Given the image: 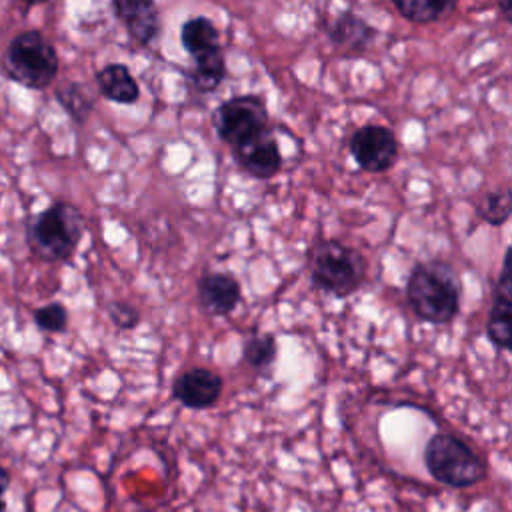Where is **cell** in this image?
Listing matches in <instances>:
<instances>
[{
	"label": "cell",
	"instance_id": "6da1fadb",
	"mask_svg": "<svg viewBox=\"0 0 512 512\" xmlns=\"http://www.w3.org/2000/svg\"><path fill=\"white\" fill-rule=\"evenodd\" d=\"M462 284L452 264L426 260L412 268L406 282L410 310L430 324H448L460 310Z\"/></svg>",
	"mask_w": 512,
	"mask_h": 512
},
{
	"label": "cell",
	"instance_id": "7a4b0ae2",
	"mask_svg": "<svg viewBox=\"0 0 512 512\" xmlns=\"http://www.w3.org/2000/svg\"><path fill=\"white\" fill-rule=\"evenodd\" d=\"M84 234L82 212L64 200L52 202L38 212L26 228V240L32 254L44 262L68 260Z\"/></svg>",
	"mask_w": 512,
	"mask_h": 512
},
{
	"label": "cell",
	"instance_id": "3957f363",
	"mask_svg": "<svg viewBox=\"0 0 512 512\" xmlns=\"http://www.w3.org/2000/svg\"><path fill=\"white\" fill-rule=\"evenodd\" d=\"M366 258L352 246L326 238L310 252V282L324 294L348 298L366 280Z\"/></svg>",
	"mask_w": 512,
	"mask_h": 512
},
{
	"label": "cell",
	"instance_id": "277c9868",
	"mask_svg": "<svg viewBox=\"0 0 512 512\" xmlns=\"http://www.w3.org/2000/svg\"><path fill=\"white\" fill-rule=\"evenodd\" d=\"M4 74L32 90L50 86L58 74V54L40 30H22L6 46L2 54Z\"/></svg>",
	"mask_w": 512,
	"mask_h": 512
},
{
	"label": "cell",
	"instance_id": "5b68a950",
	"mask_svg": "<svg viewBox=\"0 0 512 512\" xmlns=\"http://www.w3.org/2000/svg\"><path fill=\"white\" fill-rule=\"evenodd\" d=\"M424 466L428 474L450 488H468L486 476L480 454L460 436L436 432L424 446Z\"/></svg>",
	"mask_w": 512,
	"mask_h": 512
},
{
	"label": "cell",
	"instance_id": "8992f818",
	"mask_svg": "<svg viewBox=\"0 0 512 512\" xmlns=\"http://www.w3.org/2000/svg\"><path fill=\"white\" fill-rule=\"evenodd\" d=\"M180 42L186 54L194 58L190 68L192 86L198 92H214L226 76V58L220 32L206 16H192L180 28Z\"/></svg>",
	"mask_w": 512,
	"mask_h": 512
},
{
	"label": "cell",
	"instance_id": "52a82bcc",
	"mask_svg": "<svg viewBox=\"0 0 512 512\" xmlns=\"http://www.w3.org/2000/svg\"><path fill=\"white\" fill-rule=\"evenodd\" d=\"M212 124L218 138L230 150H236L270 130V114L260 96L242 94L220 102L212 114Z\"/></svg>",
	"mask_w": 512,
	"mask_h": 512
},
{
	"label": "cell",
	"instance_id": "ba28073f",
	"mask_svg": "<svg viewBox=\"0 0 512 512\" xmlns=\"http://www.w3.org/2000/svg\"><path fill=\"white\" fill-rule=\"evenodd\" d=\"M348 150L362 170L370 174H380L396 164L400 146L396 134L388 126L364 124L352 132L348 140Z\"/></svg>",
	"mask_w": 512,
	"mask_h": 512
},
{
	"label": "cell",
	"instance_id": "9c48e42d",
	"mask_svg": "<svg viewBox=\"0 0 512 512\" xmlns=\"http://www.w3.org/2000/svg\"><path fill=\"white\" fill-rule=\"evenodd\" d=\"M222 390V376L204 366H194L176 376L172 382L174 400H178L184 408L190 410H206L214 406L220 400Z\"/></svg>",
	"mask_w": 512,
	"mask_h": 512
},
{
	"label": "cell",
	"instance_id": "30bf717a",
	"mask_svg": "<svg viewBox=\"0 0 512 512\" xmlns=\"http://www.w3.org/2000/svg\"><path fill=\"white\" fill-rule=\"evenodd\" d=\"M238 166L256 180H270L282 168V152L272 130L262 132L240 148L232 150Z\"/></svg>",
	"mask_w": 512,
	"mask_h": 512
},
{
	"label": "cell",
	"instance_id": "8fae6325",
	"mask_svg": "<svg viewBox=\"0 0 512 512\" xmlns=\"http://www.w3.org/2000/svg\"><path fill=\"white\" fill-rule=\"evenodd\" d=\"M510 248H506L502 258V268L496 280L494 302L488 312L486 338L498 350L510 348V308H512V280H510Z\"/></svg>",
	"mask_w": 512,
	"mask_h": 512
},
{
	"label": "cell",
	"instance_id": "7c38bea8",
	"mask_svg": "<svg viewBox=\"0 0 512 512\" xmlns=\"http://www.w3.org/2000/svg\"><path fill=\"white\" fill-rule=\"evenodd\" d=\"M240 300V284L228 272H206L198 280V302L212 316L232 314Z\"/></svg>",
	"mask_w": 512,
	"mask_h": 512
},
{
	"label": "cell",
	"instance_id": "4fadbf2b",
	"mask_svg": "<svg viewBox=\"0 0 512 512\" xmlns=\"http://www.w3.org/2000/svg\"><path fill=\"white\" fill-rule=\"evenodd\" d=\"M112 10L124 24L130 38L138 44H150L160 32V12L150 0H114Z\"/></svg>",
	"mask_w": 512,
	"mask_h": 512
},
{
	"label": "cell",
	"instance_id": "5bb4252c",
	"mask_svg": "<svg viewBox=\"0 0 512 512\" xmlns=\"http://www.w3.org/2000/svg\"><path fill=\"white\" fill-rule=\"evenodd\" d=\"M328 40L336 48H346V50H364L368 48L374 38H376V28L370 26L362 16H358L352 10L340 12L332 24L328 26Z\"/></svg>",
	"mask_w": 512,
	"mask_h": 512
},
{
	"label": "cell",
	"instance_id": "9a60e30c",
	"mask_svg": "<svg viewBox=\"0 0 512 512\" xmlns=\"http://www.w3.org/2000/svg\"><path fill=\"white\" fill-rule=\"evenodd\" d=\"M96 86L100 94L116 104H134L140 98V86L130 72V68L122 62H112L102 66L96 76Z\"/></svg>",
	"mask_w": 512,
	"mask_h": 512
},
{
	"label": "cell",
	"instance_id": "2e32d148",
	"mask_svg": "<svg viewBox=\"0 0 512 512\" xmlns=\"http://www.w3.org/2000/svg\"><path fill=\"white\" fill-rule=\"evenodd\" d=\"M396 12L416 24H430L450 16L458 4L454 0H394Z\"/></svg>",
	"mask_w": 512,
	"mask_h": 512
},
{
	"label": "cell",
	"instance_id": "e0dca14e",
	"mask_svg": "<svg viewBox=\"0 0 512 512\" xmlns=\"http://www.w3.org/2000/svg\"><path fill=\"white\" fill-rule=\"evenodd\" d=\"M56 100L68 112V116L78 124H84L94 110V96L84 84H78V82L62 84L56 90Z\"/></svg>",
	"mask_w": 512,
	"mask_h": 512
},
{
	"label": "cell",
	"instance_id": "ac0fdd59",
	"mask_svg": "<svg viewBox=\"0 0 512 512\" xmlns=\"http://www.w3.org/2000/svg\"><path fill=\"white\" fill-rule=\"evenodd\" d=\"M276 354H278L276 336L270 332L252 334L244 340V348H242L244 362L256 372H266L274 364Z\"/></svg>",
	"mask_w": 512,
	"mask_h": 512
},
{
	"label": "cell",
	"instance_id": "d6986e66",
	"mask_svg": "<svg viewBox=\"0 0 512 512\" xmlns=\"http://www.w3.org/2000/svg\"><path fill=\"white\" fill-rule=\"evenodd\" d=\"M512 212L510 188H502L486 194L478 204V216L490 226H502Z\"/></svg>",
	"mask_w": 512,
	"mask_h": 512
},
{
	"label": "cell",
	"instance_id": "ffe728a7",
	"mask_svg": "<svg viewBox=\"0 0 512 512\" xmlns=\"http://www.w3.org/2000/svg\"><path fill=\"white\" fill-rule=\"evenodd\" d=\"M34 324L42 332H50V334L64 332L68 326V310L60 302H48L34 310Z\"/></svg>",
	"mask_w": 512,
	"mask_h": 512
},
{
	"label": "cell",
	"instance_id": "44dd1931",
	"mask_svg": "<svg viewBox=\"0 0 512 512\" xmlns=\"http://www.w3.org/2000/svg\"><path fill=\"white\" fill-rule=\"evenodd\" d=\"M106 310H108L112 324L120 330H132L140 324V310L130 302L116 300V302H110Z\"/></svg>",
	"mask_w": 512,
	"mask_h": 512
},
{
	"label": "cell",
	"instance_id": "7402d4cb",
	"mask_svg": "<svg viewBox=\"0 0 512 512\" xmlns=\"http://www.w3.org/2000/svg\"><path fill=\"white\" fill-rule=\"evenodd\" d=\"M8 486H10V472L0 464V500H4Z\"/></svg>",
	"mask_w": 512,
	"mask_h": 512
},
{
	"label": "cell",
	"instance_id": "603a6c76",
	"mask_svg": "<svg viewBox=\"0 0 512 512\" xmlns=\"http://www.w3.org/2000/svg\"><path fill=\"white\" fill-rule=\"evenodd\" d=\"M498 8L502 10V14H504L508 20L512 18V2H510V0H500V2H498Z\"/></svg>",
	"mask_w": 512,
	"mask_h": 512
},
{
	"label": "cell",
	"instance_id": "cb8c5ba5",
	"mask_svg": "<svg viewBox=\"0 0 512 512\" xmlns=\"http://www.w3.org/2000/svg\"><path fill=\"white\" fill-rule=\"evenodd\" d=\"M0 512H6V502L0 500Z\"/></svg>",
	"mask_w": 512,
	"mask_h": 512
}]
</instances>
